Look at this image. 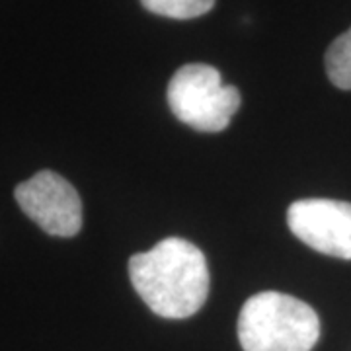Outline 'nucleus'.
I'll return each instance as SVG.
<instances>
[{
  "instance_id": "f03ea898",
  "label": "nucleus",
  "mask_w": 351,
  "mask_h": 351,
  "mask_svg": "<svg viewBox=\"0 0 351 351\" xmlns=\"http://www.w3.org/2000/svg\"><path fill=\"white\" fill-rule=\"evenodd\" d=\"M318 338V314L285 293H258L240 311L239 339L244 351H311Z\"/></svg>"
},
{
  "instance_id": "0eeeda50",
  "label": "nucleus",
  "mask_w": 351,
  "mask_h": 351,
  "mask_svg": "<svg viewBox=\"0 0 351 351\" xmlns=\"http://www.w3.org/2000/svg\"><path fill=\"white\" fill-rule=\"evenodd\" d=\"M141 4L152 14L174 20H191L207 14L215 0H141Z\"/></svg>"
},
{
  "instance_id": "20e7f679",
  "label": "nucleus",
  "mask_w": 351,
  "mask_h": 351,
  "mask_svg": "<svg viewBox=\"0 0 351 351\" xmlns=\"http://www.w3.org/2000/svg\"><path fill=\"white\" fill-rule=\"evenodd\" d=\"M14 197L20 209L51 237L71 239L82 228V201L63 176L41 170L18 184Z\"/></svg>"
},
{
  "instance_id": "f257e3e1",
  "label": "nucleus",
  "mask_w": 351,
  "mask_h": 351,
  "mask_svg": "<svg viewBox=\"0 0 351 351\" xmlns=\"http://www.w3.org/2000/svg\"><path fill=\"white\" fill-rule=\"evenodd\" d=\"M129 277L152 313L188 318L209 295V269L203 252L189 240L170 237L129 260Z\"/></svg>"
},
{
  "instance_id": "423d86ee",
  "label": "nucleus",
  "mask_w": 351,
  "mask_h": 351,
  "mask_svg": "<svg viewBox=\"0 0 351 351\" xmlns=\"http://www.w3.org/2000/svg\"><path fill=\"white\" fill-rule=\"evenodd\" d=\"M326 73L334 86L351 90V27L328 47Z\"/></svg>"
},
{
  "instance_id": "7ed1b4c3",
  "label": "nucleus",
  "mask_w": 351,
  "mask_h": 351,
  "mask_svg": "<svg viewBox=\"0 0 351 351\" xmlns=\"http://www.w3.org/2000/svg\"><path fill=\"white\" fill-rule=\"evenodd\" d=\"M168 104L182 123L205 133H219L239 112L240 92L225 84L221 73L211 64L189 63L172 76Z\"/></svg>"
},
{
  "instance_id": "39448f33",
  "label": "nucleus",
  "mask_w": 351,
  "mask_h": 351,
  "mask_svg": "<svg viewBox=\"0 0 351 351\" xmlns=\"http://www.w3.org/2000/svg\"><path fill=\"white\" fill-rule=\"evenodd\" d=\"M291 232L313 250L351 260V203L338 199L295 201L287 211Z\"/></svg>"
}]
</instances>
